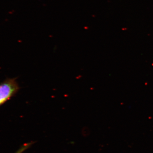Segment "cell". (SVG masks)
Segmentation results:
<instances>
[{
  "mask_svg": "<svg viewBox=\"0 0 153 153\" xmlns=\"http://www.w3.org/2000/svg\"><path fill=\"white\" fill-rule=\"evenodd\" d=\"M32 144V143L25 144L23 145V146H22L15 153H23L25 151H26V150L29 149Z\"/></svg>",
  "mask_w": 153,
  "mask_h": 153,
  "instance_id": "2",
  "label": "cell"
},
{
  "mask_svg": "<svg viewBox=\"0 0 153 153\" xmlns=\"http://www.w3.org/2000/svg\"><path fill=\"white\" fill-rule=\"evenodd\" d=\"M16 78H7L0 83V107L13 97L20 89Z\"/></svg>",
  "mask_w": 153,
  "mask_h": 153,
  "instance_id": "1",
  "label": "cell"
}]
</instances>
